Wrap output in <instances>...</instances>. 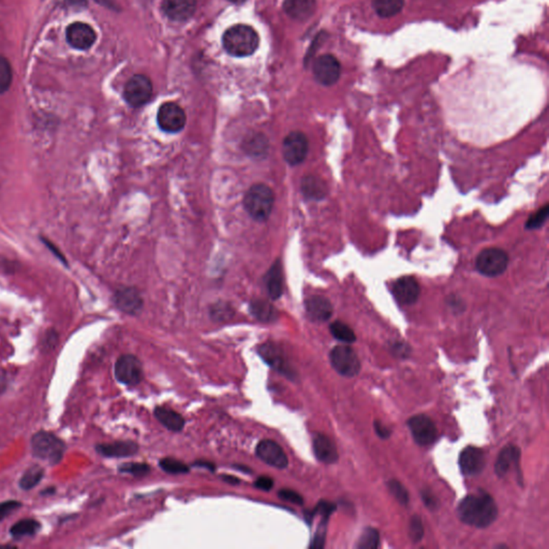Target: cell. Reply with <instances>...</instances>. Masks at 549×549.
<instances>
[{"label": "cell", "mask_w": 549, "mask_h": 549, "mask_svg": "<svg viewBox=\"0 0 549 549\" xmlns=\"http://www.w3.org/2000/svg\"><path fill=\"white\" fill-rule=\"evenodd\" d=\"M155 417L169 431H181L185 426L183 417L169 408L157 407L155 409Z\"/></svg>", "instance_id": "obj_27"}, {"label": "cell", "mask_w": 549, "mask_h": 549, "mask_svg": "<svg viewBox=\"0 0 549 549\" xmlns=\"http://www.w3.org/2000/svg\"><path fill=\"white\" fill-rule=\"evenodd\" d=\"M547 215H548V206L545 205L538 213L531 216L530 219L527 222V228L528 229H538V228L542 227L543 223L546 220Z\"/></svg>", "instance_id": "obj_42"}, {"label": "cell", "mask_w": 549, "mask_h": 549, "mask_svg": "<svg viewBox=\"0 0 549 549\" xmlns=\"http://www.w3.org/2000/svg\"><path fill=\"white\" fill-rule=\"evenodd\" d=\"M405 0H373V7L380 18H391L401 13Z\"/></svg>", "instance_id": "obj_31"}, {"label": "cell", "mask_w": 549, "mask_h": 549, "mask_svg": "<svg viewBox=\"0 0 549 549\" xmlns=\"http://www.w3.org/2000/svg\"><path fill=\"white\" fill-rule=\"evenodd\" d=\"M259 354L272 368L276 369L282 375H286L288 377L296 375L293 369L291 368L286 363L284 353L272 343H265L263 346L260 347Z\"/></svg>", "instance_id": "obj_20"}, {"label": "cell", "mask_w": 549, "mask_h": 549, "mask_svg": "<svg viewBox=\"0 0 549 549\" xmlns=\"http://www.w3.org/2000/svg\"><path fill=\"white\" fill-rule=\"evenodd\" d=\"M317 0H286L284 9L292 19L306 21L316 11Z\"/></svg>", "instance_id": "obj_25"}, {"label": "cell", "mask_w": 549, "mask_h": 549, "mask_svg": "<svg viewBox=\"0 0 549 549\" xmlns=\"http://www.w3.org/2000/svg\"><path fill=\"white\" fill-rule=\"evenodd\" d=\"M274 195L272 189L264 183L252 186L244 197L246 211L256 221H266L274 207Z\"/></svg>", "instance_id": "obj_4"}, {"label": "cell", "mask_w": 549, "mask_h": 549, "mask_svg": "<svg viewBox=\"0 0 549 549\" xmlns=\"http://www.w3.org/2000/svg\"><path fill=\"white\" fill-rule=\"evenodd\" d=\"M250 312L256 320L264 323L274 322L277 320L278 312L270 302L264 300H254L250 304Z\"/></svg>", "instance_id": "obj_28"}, {"label": "cell", "mask_w": 549, "mask_h": 549, "mask_svg": "<svg viewBox=\"0 0 549 549\" xmlns=\"http://www.w3.org/2000/svg\"><path fill=\"white\" fill-rule=\"evenodd\" d=\"M96 40V32L88 24L78 22L67 28V41L76 50H88L94 46Z\"/></svg>", "instance_id": "obj_14"}, {"label": "cell", "mask_w": 549, "mask_h": 549, "mask_svg": "<svg viewBox=\"0 0 549 549\" xmlns=\"http://www.w3.org/2000/svg\"><path fill=\"white\" fill-rule=\"evenodd\" d=\"M314 452L317 459L326 465H332L338 460V451L334 442L322 433L314 436Z\"/></svg>", "instance_id": "obj_24"}, {"label": "cell", "mask_w": 549, "mask_h": 549, "mask_svg": "<svg viewBox=\"0 0 549 549\" xmlns=\"http://www.w3.org/2000/svg\"><path fill=\"white\" fill-rule=\"evenodd\" d=\"M446 123L460 140L489 146L517 133L543 106L542 90L506 70L471 69L441 90Z\"/></svg>", "instance_id": "obj_1"}, {"label": "cell", "mask_w": 549, "mask_h": 549, "mask_svg": "<svg viewBox=\"0 0 549 549\" xmlns=\"http://www.w3.org/2000/svg\"><path fill=\"white\" fill-rule=\"evenodd\" d=\"M308 139L300 131L289 133L282 145L284 160L291 165H298L306 159L308 153Z\"/></svg>", "instance_id": "obj_10"}, {"label": "cell", "mask_w": 549, "mask_h": 549, "mask_svg": "<svg viewBox=\"0 0 549 549\" xmlns=\"http://www.w3.org/2000/svg\"><path fill=\"white\" fill-rule=\"evenodd\" d=\"M254 486H256L258 489L268 492V490H270L274 487V480H272V478H270V476H260V478H256Z\"/></svg>", "instance_id": "obj_50"}, {"label": "cell", "mask_w": 549, "mask_h": 549, "mask_svg": "<svg viewBox=\"0 0 549 549\" xmlns=\"http://www.w3.org/2000/svg\"><path fill=\"white\" fill-rule=\"evenodd\" d=\"M331 364L343 377H353L361 370V362L355 351L349 346H337L331 351Z\"/></svg>", "instance_id": "obj_7"}, {"label": "cell", "mask_w": 549, "mask_h": 549, "mask_svg": "<svg viewBox=\"0 0 549 549\" xmlns=\"http://www.w3.org/2000/svg\"><path fill=\"white\" fill-rule=\"evenodd\" d=\"M153 95V84L147 76H133L125 86L124 97L129 106L141 108L151 100Z\"/></svg>", "instance_id": "obj_8"}, {"label": "cell", "mask_w": 549, "mask_h": 549, "mask_svg": "<svg viewBox=\"0 0 549 549\" xmlns=\"http://www.w3.org/2000/svg\"><path fill=\"white\" fill-rule=\"evenodd\" d=\"M54 492H55V488H48V490H46V492H42L41 494H43V496H46V494H53Z\"/></svg>", "instance_id": "obj_56"}, {"label": "cell", "mask_w": 549, "mask_h": 549, "mask_svg": "<svg viewBox=\"0 0 549 549\" xmlns=\"http://www.w3.org/2000/svg\"><path fill=\"white\" fill-rule=\"evenodd\" d=\"M410 431L415 442L421 446L431 445L438 438L437 427L431 419L426 415H415L408 421Z\"/></svg>", "instance_id": "obj_12"}, {"label": "cell", "mask_w": 549, "mask_h": 549, "mask_svg": "<svg viewBox=\"0 0 549 549\" xmlns=\"http://www.w3.org/2000/svg\"><path fill=\"white\" fill-rule=\"evenodd\" d=\"M394 296L401 304L412 305L419 300V282L411 276H405L399 278L393 286Z\"/></svg>", "instance_id": "obj_18"}, {"label": "cell", "mask_w": 549, "mask_h": 549, "mask_svg": "<svg viewBox=\"0 0 549 549\" xmlns=\"http://www.w3.org/2000/svg\"><path fill=\"white\" fill-rule=\"evenodd\" d=\"M284 268L279 260L272 264L265 276L266 289L272 300L282 298L284 292Z\"/></svg>", "instance_id": "obj_26"}, {"label": "cell", "mask_w": 549, "mask_h": 549, "mask_svg": "<svg viewBox=\"0 0 549 549\" xmlns=\"http://www.w3.org/2000/svg\"><path fill=\"white\" fill-rule=\"evenodd\" d=\"M97 3L100 4V5L104 6V7L108 8H115L114 4H113L112 0H96Z\"/></svg>", "instance_id": "obj_55"}, {"label": "cell", "mask_w": 549, "mask_h": 549, "mask_svg": "<svg viewBox=\"0 0 549 549\" xmlns=\"http://www.w3.org/2000/svg\"><path fill=\"white\" fill-rule=\"evenodd\" d=\"M316 80L324 86H332L340 78L341 66L335 56L326 54L317 58L314 64Z\"/></svg>", "instance_id": "obj_13"}, {"label": "cell", "mask_w": 549, "mask_h": 549, "mask_svg": "<svg viewBox=\"0 0 549 549\" xmlns=\"http://www.w3.org/2000/svg\"><path fill=\"white\" fill-rule=\"evenodd\" d=\"M475 265L476 270L486 277H496L508 268V256L500 248H487L480 252Z\"/></svg>", "instance_id": "obj_6"}, {"label": "cell", "mask_w": 549, "mask_h": 549, "mask_svg": "<svg viewBox=\"0 0 549 549\" xmlns=\"http://www.w3.org/2000/svg\"><path fill=\"white\" fill-rule=\"evenodd\" d=\"M330 331L334 338L341 341V342L353 343L356 340V336H355V333L353 332L352 328L348 326L346 323L340 322V321L332 323L330 326Z\"/></svg>", "instance_id": "obj_34"}, {"label": "cell", "mask_w": 549, "mask_h": 549, "mask_svg": "<svg viewBox=\"0 0 549 549\" xmlns=\"http://www.w3.org/2000/svg\"><path fill=\"white\" fill-rule=\"evenodd\" d=\"M373 426H375V431L381 439H389L391 437V431L389 427L387 426L383 425L380 421H375L373 423Z\"/></svg>", "instance_id": "obj_51"}, {"label": "cell", "mask_w": 549, "mask_h": 549, "mask_svg": "<svg viewBox=\"0 0 549 549\" xmlns=\"http://www.w3.org/2000/svg\"><path fill=\"white\" fill-rule=\"evenodd\" d=\"M221 478H223V480H225V482H227V483L229 484H232V485H236V484H239V480H238L237 478H235V476L222 475Z\"/></svg>", "instance_id": "obj_54"}, {"label": "cell", "mask_w": 549, "mask_h": 549, "mask_svg": "<svg viewBox=\"0 0 549 549\" xmlns=\"http://www.w3.org/2000/svg\"><path fill=\"white\" fill-rule=\"evenodd\" d=\"M278 494H279L282 500H286V501L291 502V503L298 504V506L304 504V498L298 492H294V490L282 489L280 490Z\"/></svg>", "instance_id": "obj_45"}, {"label": "cell", "mask_w": 549, "mask_h": 549, "mask_svg": "<svg viewBox=\"0 0 549 549\" xmlns=\"http://www.w3.org/2000/svg\"><path fill=\"white\" fill-rule=\"evenodd\" d=\"M458 462H459L460 471L464 475H476L483 471L485 467V454L480 447L467 446L460 453Z\"/></svg>", "instance_id": "obj_16"}, {"label": "cell", "mask_w": 549, "mask_h": 549, "mask_svg": "<svg viewBox=\"0 0 549 549\" xmlns=\"http://www.w3.org/2000/svg\"><path fill=\"white\" fill-rule=\"evenodd\" d=\"M229 1H232V3H235V4H240V3H244L245 0H229Z\"/></svg>", "instance_id": "obj_57"}, {"label": "cell", "mask_w": 549, "mask_h": 549, "mask_svg": "<svg viewBox=\"0 0 549 549\" xmlns=\"http://www.w3.org/2000/svg\"><path fill=\"white\" fill-rule=\"evenodd\" d=\"M114 303L119 310L128 314H137L143 307V300L139 291L134 288H122L117 290Z\"/></svg>", "instance_id": "obj_19"}, {"label": "cell", "mask_w": 549, "mask_h": 549, "mask_svg": "<svg viewBox=\"0 0 549 549\" xmlns=\"http://www.w3.org/2000/svg\"><path fill=\"white\" fill-rule=\"evenodd\" d=\"M302 191L308 199L321 200L328 193V188L319 177L306 176L302 181Z\"/></svg>", "instance_id": "obj_29"}, {"label": "cell", "mask_w": 549, "mask_h": 549, "mask_svg": "<svg viewBox=\"0 0 549 549\" xmlns=\"http://www.w3.org/2000/svg\"><path fill=\"white\" fill-rule=\"evenodd\" d=\"M256 456L267 465L277 469L288 467L289 460L279 444L272 440H262L256 449Z\"/></svg>", "instance_id": "obj_15"}, {"label": "cell", "mask_w": 549, "mask_h": 549, "mask_svg": "<svg viewBox=\"0 0 549 549\" xmlns=\"http://www.w3.org/2000/svg\"><path fill=\"white\" fill-rule=\"evenodd\" d=\"M380 544V534L375 528H366L356 544L357 549H377Z\"/></svg>", "instance_id": "obj_35"}, {"label": "cell", "mask_w": 549, "mask_h": 549, "mask_svg": "<svg viewBox=\"0 0 549 549\" xmlns=\"http://www.w3.org/2000/svg\"><path fill=\"white\" fill-rule=\"evenodd\" d=\"M159 465L163 471L169 474H183L189 472V467L186 464L174 458H163L159 461Z\"/></svg>", "instance_id": "obj_38"}, {"label": "cell", "mask_w": 549, "mask_h": 549, "mask_svg": "<svg viewBox=\"0 0 549 549\" xmlns=\"http://www.w3.org/2000/svg\"><path fill=\"white\" fill-rule=\"evenodd\" d=\"M391 352L401 359H405L411 353V349L405 342H394L391 345Z\"/></svg>", "instance_id": "obj_47"}, {"label": "cell", "mask_w": 549, "mask_h": 549, "mask_svg": "<svg viewBox=\"0 0 549 549\" xmlns=\"http://www.w3.org/2000/svg\"><path fill=\"white\" fill-rule=\"evenodd\" d=\"M409 536L410 538L415 543L421 542L424 536V526L422 522L421 518L415 515L410 520L409 526Z\"/></svg>", "instance_id": "obj_41"}, {"label": "cell", "mask_w": 549, "mask_h": 549, "mask_svg": "<svg viewBox=\"0 0 549 549\" xmlns=\"http://www.w3.org/2000/svg\"><path fill=\"white\" fill-rule=\"evenodd\" d=\"M211 314L216 320H225V319H229L232 312L230 310L229 306L218 304L211 309Z\"/></svg>", "instance_id": "obj_46"}, {"label": "cell", "mask_w": 549, "mask_h": 549, "mask_svg": "<svg viewBox=\"0 0 549 549\" xmlns=\"http://www.w3.org/2000/svg\"><path fill=\"white\" fill-rule=\"evenodd\" d=\"M195 467L206 468V469L211 470V471H215V466H214L213 462L204 461V460H199V461L195 462Z\"/></svg>", "instance_id": "obj_53"}, {"label": "cell", "mask_w": 549, "mask_h": 549, "mask_svg": "<svg viewBox=\"0 0 549 549\" xmlns=\"http://www.w3.org/2000/svg\"><path fill=\"white\" fill-rule=\"evenodd\" d=\"M520 459V450L517 446L506 445L500 452L496 464H494V472L499 478H504L512 468L518 467Z\"/></svg>", "instance_id": "obj_22"}, {"label": "cell", "mask_w": 549, "mask_h": 549, "mask_svg": "<svg viewBox=\"0 0 549 549\" xmlns=\"http://www.w3.org/2000/svg\"><path fill=\"white\" fill-rule=\"evenodd\" d=\"M119 472L122 473L131 474V475L141 478V476L147 475L151 471V468L146 464H140V462H128L124 464L118 468Z\"/></svg>", "instance_id": "obj_40"}, {"label": "cell", "mask_w": 549, "mask_h": 549, "mask_svg": "<svg viewBox=\"0 0 549 549\" xmlns=\"http://www.w3.org/2000/svg\"><path fill=\"white\" fill-rule=\"evenodd\" d=\"M186 114L176 103L167 102L162 104L157 114V122L161 130L167 133H177L183 130L186 125Z\"/></svg>", "instance_id": "obj_11"}, {"label": "cell", "mask_w": 549, "mask_h": 549, "mask_svg": "<svg viewBox=\"0 0 549 549\" xmlns=\"http://www.w3.org/2000/svg\"><path fill=\"white\" fill-rule=\"evenodd\" d=\"M460 520L476 528H487L498 517L494 498L484 490L469 494L460 501L457 508Z\"/></svg>", "instance_id": "obj_2"}, {"label": "cell", "mask_w": 549, "mask_h": 549, "mask_svg": "<svg viewBox=\"0 0 549 549\" xmlns=\"http://www.w3.org/2000/svg\"><path fill=\"white\" fill-rule=\"evenodd\" d=\"M58 343V334L54 330L48 331L46 334V339H44V348L46 350H53Z\"/></svg>", "instance_id": "obj_49"}, {"label": "cell", "mask_w": 549, "mask_h": 549, "mask_svg": "<svg viewBox=\"0 0 549 549\" xmlns=\"http://www.w3.org/2000/svg\"><path fill=\"white\" fill-rule=\"evenodd\" d=\"M43 476V468L38 465L32 466L29 469L26 470L25 473L20 480V487L24 490L32 489L41 482Z\"/></svg>", "instance_id": "obj_33"}, {"label": "cell", "mask_w": 549, "mask_h": 549, "mask_svg": "<svg viewBox=\"0 0 549 549\" xmlns=\"http://www.w3.org/2000/svg\"><path fill=\"white\" fill-rule=\"evenodd\" d=\"M307 314L316 322H325L332 317L333 306L328 298L323 296H312L305 302Z\"/></svg>", "instance_id": "obj_23"}, {"label": "cell", "mask_w": 549, "mask_h": 549, "mask_svg": "<svg viewBox=\"0 0 549 549\" xmlns=\"http://www.w3.org/2000/svg\"><path fill=\"white\" fill-rule=\"evenodd\" d=\"M115 377L118 382L129 387L139 384L143 377V367L140 359L134 355H122L115 364Z\"/></svg>", "instance_id": "obj_9"}, {"label": "cell", "mask_w": 549, "mask_h": 549, "mask_svg": "<svg viewBox=\"0 0 549 549\" xmlns=\"http://www.w3.org/2000/svg\"><path fill=\"white\" fill-rule=\"evenodd\" d=\"M96 451L104 457H130L137 453L139 446L132 441H117L112 443L98 444L96 446Z\"/></svg>", "instance_id": "obj_21"}, {"label": "cell", "mask_w": 549, "mask_h": 549, "mask_svg": "<svg viewBox=\"0 0 549 549\" xmlns=\"http://www.w3.org/2000/svg\"><path fill=\"white\" fill-rule=\"evenodd\" d=\"M421 496L424 503H425V506H427L428 508H431V510H435V508H438L437 498L433 496V492H431V490H422Z\"/></svg>", "instance_id": "obj_48"}, {"label": "cell", "mask_w": 549, "mask_h": 549, "mask_svg": "<svg viewBox=\"0 0 549 549\" xmlns=\"http://www.w3.org/2000/svg\"><path fill=\"white\" fill-rule=\"evenodd\" d=\"M163 12L169 19L185 22L190 19L197 9L195 0H162Z\"/></svg>", "instance_id": "obj_17"}, {"label": "cell", "mask_w": 549, "mask_h": 549, "mask_svg": "<svg viewBox=\"0 0 549 549\" xmlns=\"http://www.w3.org/2000/svg\"><path fill=\"white\" fill-rule=\"evenodd\" d=\"M389 492L393 494L394 498L401 504L405 506L409 503V492L405 489V486L397 480H391L387 483Z\"/></svg>", "instance_id": "obj_39"}, {"label": "cell", "mask_w": 549, "mask_h": 549, "mask_svg": "<svg viewBox=\"0 0 549 549\" xmlns=\"http://www.w3.org/2000/svg\"><path fill=\"white\" fill-rule=\"evenodd\" d=\"M12 74L11 64L4 56H0V94L7 92L11 86Z\"/></svg>", "instance_id": "obj_36"}, {"label": "cell", "mask_w": 549, "mask_h": 549, "mask_svg": "<svg viewBox=\"0 0 549 549\" xmlns=\"http://www.w3.org/2000/svg\"><path fill=\"white\" fill-rule=\"evenodd\" d=\"M244 145L246 153H249L250 156L262 157L267 153L268 141L263 134L252 135L245 141Z\"/></svg>", "instance_id": "obj_32"}, {"label": "cell", "mask_w": 549, "mask_h": 549, "mask_svg": "<svg viewBox=\"0 0 549 549\" xmlns=\"http://www.w3.org/2000/svg\"><path fill=\"white\" fill-rule=\"evenodd\" d=\"M40 529H41V524H40L39 522L32 520V518H26V520H22L15 522L10 529V534L14 538L34 536V534H37Z\"/></svg>", "instance_id": "obj_30"}, {"label": "cell", "mask_w": 549, "mask_h": 549, "mask_svg": "<svg viewBox=\"0 0 549 549\" xmlns=\"http://www.w3.org/2000/svg\"><path fill=\"white\" fill-rule=\"evenodd\" d=\"M328 518H322L320 527L317 531L316 536L310 544V548H323L325 545V536H326V526H328Z\"/></svg>", "instance_id": "obj_43"}, {"label": "cell", "mask_w": 549, "mask_h": 549, "mask_svg": "<svg viewBox=\"0 0 549 549\" xmlns=\"http://www.w3.org/2000/svg\"><path fill=\"white\" fill-rule=\"evenodd\" d=\"M336 508V504L322 500V501L319 502L318 506H316L314 510H308V512L305 513V518H306L309 524L312 522V518L316 515H321L322 518H330L331 515H332L333 512H335Z\"/></svg>", "instance_id": "obj_37"}, {"label": "cell", "mask_w": 549, "mask_h": 549, "mask_svg": "<svg viewBox=\"0 0 549 549\" xmlns=\"http://www.w3.org/2000/svg\"><path fill=\"white\" fill-rule=\"evenodd\" d=\"M32 455L41 460H46L50 465H57L64 458L67 446L62 440L54 433L41 431L34 433L32 438Z\"/></svg>", "instance_id": "obj_5"}, {"label": "cell", "mask_w": 549, "mask_h": 549, "mask_svg": "<svg viewBox=\"0 0 549 549\" xmlns=\"http://www.w3.org/2000/svg\"><path fill=\"white\" fill-rule=\"evenodd\" d=\"M66 4L68 7L74 8H84L88 6L86 0H66Z\"/></svg>", "instance_id": "obj_52"}, {"label": "cell", "mask_w": 549, "mask_h": 549, "mask_svg": "<svg viewBox=\"0 0 549 549\" xmlns=\"http://www.w3.org/2000/svg\"><path fill=\"white\" fill-rule=\"evenodd\" d=\"M222 42L230 55L246 57L253 54L259 48L260 39L253 28L238 24L225 32Z\"/></svg>", "instance_id": "obj_3"}, {"label": "cell", "mask_w": 549, "mask_h": 549, "mask_svg": "<svg viewBox=\"0 0 549 549\" xmlns=\"http://www.w3.org/2000/svg\"><path fill=\"white\" fill-rule=\"evenodd\" d=\"M21 506V502L15 501V500H9V501L0 503V522L7 518L10 514H12L14 510H18Z\"/></svg>", "instance_id": "obj_44"}]
</instances>
